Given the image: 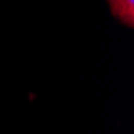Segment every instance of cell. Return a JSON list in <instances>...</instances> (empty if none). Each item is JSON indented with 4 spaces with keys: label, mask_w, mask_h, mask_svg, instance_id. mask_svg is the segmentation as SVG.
I'll return each mask as SVG.
<instances>
[{
    "label": "cell",
    "mask_w": 134,
    "mask_h": 134,
    "mask_svg": "<svg viewBox=\"0 0 134 134\" xmlns=\"http://www.w3.org/2000/svg\"><path fill=\"white\" fill-rule=\"evenodd\" d=\"M110 11L128 27L134 24V0H107Z\"/></svg>",
    "instance_id": "cell-1"
}]
</instances>
